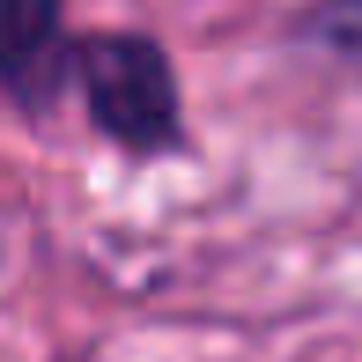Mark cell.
<instances>
[{
    "mask_svg": "<svg viewBox=\"0 0 362 362\" xmlns=\"http://www.w3.org/2000/svg\"><path fill=\"white\" fill-rule=\"evenodd\" d=\"M74 81H81L89 119L119 148L156 156V148L185 141L177 74H170V59H163L156 37H134V30H96V37H81L74 45Z\"/></svg>",
    "mask_w": 362,
    "mask_h": 362,
    "instance_id": "6da1fadb",
    "label": "cell"
},
{
    "mask_svg": "<svg viewBox=\"0 0 362 362\" xmlns=\"http://www.w3.org/2000/svg\"><path fill=\"white\" fill-rule=\"evenodd\" d=\"M67 74H74L67 8L59 0H0V89L15 104L45 111Z\"/></svg>",
    "mask_w": 362,
    "mask_h": 362,
    "instance_id": "7a4b0ae2",
    "label": "cell"
},
{
    "mask_svg": "<svg viewBox=\"0 0 362 362\" xmlns=\"http://www.w3.org/2000/svg\"><path fill=\"white\" fill-rule=\"evenodd\" d=\"M303 30H310L318 45H333L340 59H355V67H362V0H318Z\"/></svg>",
    "mask_w": 362,
    "mask_h": 362,
    "instance_id": "3957f363",
    "label": "cell"
}]
</instances>
